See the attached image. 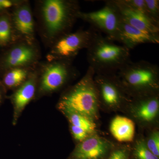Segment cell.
I'll use <instances>...</instances> for the list:
<instances>
[{
	"instance_id": "obj_15",
	"label": "cell",
	"mask_w": 159,
	"mask_h": 159,
	"mask_svg": "<svg viewBox=\"0 0 159 159\" xmlns=\"http://www.w3.org/2000/svg\"><path fill=\"white\" fill-rule=\"evenodd\" d=\"M28 75V71L24 67L9 69L3 76L1 83L4 87L14 88L24 83Z\"/></svg>"
},
{
	"instance_id": "obj_6",
	"label": "cell",
	"mask_w": 159,
	"mask_h": 159,
	"mask_svg": "<svg viewBox=\"0 0 159 159\" xmlns=\"http://www.w3.org/2000/svg\"><path fill=\"white\" fill-rule=\"evenodd\" d=\"M97 31L92 27L63 35L54 44L52 56L57 60L70 61L80 50L89 48Z\"/></svg>"
},
{
	"instance_id": "obj_16",
	"label": "cell",
	"mask_w": 159,
	"mask_h": 159,
	"mask_svg": "<svg viewBox=\"0 0 159 159\" xmlns=\"http://www.w3.org/2000/svg\"><path fill=\"white\" fill-rule=\"evenodd\" d=\"M137 116L145 121L153 120L158 112L159 101L156 97H152L143 101L139 107Z\"/></svg>"
},
{
	"instance_id": "obj_7",
	"label": "cell",
	"mask_w": 159,
	"mask_h": 159,
	"mask_svg": "<svg viewBox=\"0 0 159 159\" xmlns=\"http://www.w3.org/2000/svg\"><path fill=\"white\" fill-rule=\"evenodd\" d=\"M74 70L70 61L57 60L51 63L44 69L41 80V90L43 93H50L58 89L75 74Z\"/></svg>"
},
{
	"instance_id": "obj_12",
	"label": "cell",
	"mask_w": 159,
	"mask_h": 159,
	"mask_svg": "<svg viewBox=\"0 0 159 159\" xmlns=\"http://www.w3.org/2000/svg\"><path fill=\"white\" fill-rule=\"evenodd\" d=\"M14 27L19 34L30 38L34 34V22L29 6L26 4L18 7L13 16Z\"/></svg>"
},
{
	"instance_id": "obj_19",
	"label": "cell",
	"mask_w": 159,
	"mask_h": 159,
	"mask_svg": "<svg viewBox=\"0 0 159 159\" xmlns=\"http://www.w3.org/2000/svg\"><path fill=\"white\" fill-rule=\"evenodd\" d=\"M147 16L155 23L159 25V1L145 0Z\"/></svg>"
},
{
	"instance_id": "obj_18",
	"label": "cell",
	"mask_w": 159,
	"mask_h": 159,
	"mask_svg": "<svg viewBox=\"0 0 159 159\" xmlns=\"http://www.w3.org/2000/svg\"><path fill=\"white\" fill-rule=\"evenodd\" d=\"M11 27L9 16L6 14L0 16V46H6L11 41Z\"/></svg>"
},
{
	"instance_id": "obj_23",
	"label": "cell",
	"mask_w": 159,
	"mask_h": 159,
	"mask_svg": "<svg viewBox=\"0 0 159 159\" xmlns=\"http://www.w3.org/2000/svg\"><path fill=\"white\" fill-rule=\"evenodd\" d=\"M125 2L130 7L146 14L145 0H124Z\"/></svg>"
},
{
	"instance_id": "obj_26",
	"label": "cell",
	"mask_w": 159,
	"mask_h": 159,
	"mask_svg": "<svg viewBox=\"0 0 159 159\" xmlns=\"http://www.w3.org/2000/svg\"><path fill=\"white\" fill-rule=\"evenodd\" d=\"M3 86L1 83H0V104L2 103L4 98V93L3 90Z\"/></svg>"
},
{
	"instance_id": "obj_13",
	"label": "cell",
	"mask_w": 159,
	"mask_h": 159,
	"mask_svg": "<svg viewBox=\"0 0 159 159\" xmlns=\"http://www.w3.org/2000/svg\"><path fill=\"white\" fill-rule=\"evenodd\" d=\"M110 131L119 142H131L134 136V123L128 118L117 116L111 122Z\"/></svg>"
},
{
	"instance_id": "obj_21",
	"label": "cell",
	"mask_w": 159,
	"mask_h": 159,
	"mask_svg": "<svg viewBox=\"0 0 159 159\" xmlns=\"http://www.w3.org/2000/svg\"><path fill=\"white\" fill-rule=\"evenodd\" d=\"M147 148L156 156H159V134L158 131L154 132L152 134L148 139L147 145Z\"/></svg>"
},
{
	"instance_id": "obj_17",
	"label": "cell",
	"mask_w": 159,
	"mask_h": 159,
	"mask_svg": "<svg viewBox=\"0 0 159 159\" xmlns=\"http://www.w3.org/2000/svg\"><path fill=\"white\" fill-rule=\"evenodd\" d=\"M67 114L72 125L82 129L88 134L93 132L95 130L96 125L92 119L75 113H69Z\"/></svg>"
},
{
	"instance_id": "obj_8",
	"label": "cell",
	"mask_w": 159,
	"mask_h": 159,
	"mask_svg": "<svg viewBox=\"0 0 159 159\" xmlns=\"http://www.w3.org/2000/svg\"><path fill=\"white\" fill-rule=\"evenodd\" d=\"M123 21L151 34H159V25L142 11L130 7L124 0H113Z\"/></svg>"
},
{
	"instance_id": "obj_11",
	"label": "cell",
	"mask_w": 159,
	"mask_h": 159,
	"mask_svg": "<svg viewBox=\"0 0 159 159\" xmlns=\"http://www.w3.org/2000/svg\"><path fill=\"white\" fill-rule=\"evenodd\" d=\"M108 146L106 142L99 137L85 139L74 151L75 159H100L106 153Z\"/></svg>"
},
{
	"instance_id": "obj_9",
	"label": "cell",
	"mask_w": 159,
	"mask_h": 159,
	"mask_svg": "<svg viewBox=\"0 0 159 159\" xmlns=\"http://www.w3.org/2000/svg\"><path fill=\"white\" fill-rule=\"evenodd\" d=\"M115 41L121 43L122 45L130 50L142 44L159 43V34L141 31L122 20Z\"/></svg>"
},
{
	"instance_id": "obj_14",
	"label": "cell",
	"mask_w": 159,
	"mask_h": 159,
	"mask_svg": "<svg viewBox=\"0 0 159 159\" xmlns=\"http://www.w3.org/2000/svg\"><path fill=\"white\" fill-rule=\"evenodd\" d=\"M35 89V78L33 76L27 79L16 92L12 97L16 113H20L28 105L34 97Z\"/></svg>"
},
{
	"instance_id": "obj_4",
	"label": "cell",
	"mask_w": 159,
	"mask_h": 159,
	"mask_svg": "<svg viewBox=\"0 0 159 159\" xmlns=\"http://www.w3.org/2000/svg\"><path fill=\"white\" fill-rule=\"evenodd\" d=\"M159 69L158 66L145 61H131L118 71L123 84L132 89L157 88Z\"/></svg>"
},
{
	"instance_id": "obj_22",
	"label": "cell",
	"mask_w": 159,
	"mask_h": 159,
	"mask_svg": "<svg viewBox=\"0 0 159 159\" xmlns=\"http://www.w3.org/2000/svg\"><path fill=\"white\" fill-rule=\"evenodd\" d=\"M71 129L73 136L77 141L82 142L86 139L88 133L85 130L73 125H71Z\"/></svg>"
},
{
	"instance_id": "obj_24",
	"label": "cell",
	"mask_w": 159,
	"mask_h": 159,
	"mask_svg": "<svg viewBox=\"0 0 159 159\" xmlns=\"http://www.w3.org/2000/svg\"><path fill=\"white\" fill-rule=\"evenodd\" d=\"M109 159H127V157L124 151L118 150L114 152Z\"/></svg>"
},
{
	"instance_id": "obj_2",
	"label": "cell",
	"mask_w": 159,
	"mask_h": 159,
	"mask_svg": "<svg viewBox=\"0 0 159 159\" xmlns=\"http://www.w3.org/2000/svg\"><path fill=\"white\" fill-rule=\"evenodd\" d=\"M95 74L89 66L83 78L63 96L60 108L67 114H79L91 119L96 116L99 97L94 81Z\"/></svg>"
},
{
	"instance_id": "obj_5",
	"label": "cell",
	"mask_w": 159,
	"mask_h": 159,
	"mask_svg": "<svg viewBox=\"0 0 159 159\" xmlns=\"http://www.w3.org/2000/svg\"><path fill=\"white\" fill-rule=\"evenodd\" d=\"M77 18L89 23L93 28L103 32L109 39L114 41L122 21L120 13L113 0L106 1L105 6L97 11H80Z\"/></svg>"
},
{
	"instance_id": "obj_10",
	"label": "cell",
	"mask_w": 159,
	"mask_h": 159,
	"mask_svg": "<svg viewBox=\"0 0 159 159\" xmlns=\"http://www.w3.org/2000/svg\"><path fill=\"white\" fill-rule=\"evenodd\" d=\"M36 51L29 44L19 45L13 47L6 53L0 62L4 70L23 67L33 62L36 58Z\"/></svg>"
},
{
	"instance_id": "obj_20",
	"label": "cell",
	"mask_w": 159,
	"mask_h": 159,
	"mask_svg": "<svg viewBox=\"0 0 159 159\" xmlns=\"http://www.w3.org/2000/svg\"><path fill=\"white\" fill-rule=\"evenodd\" d=\"M135 155L139 159H159L147 148V145L143 141L137 143L135 148Z\"/></svg>"
},
{
	"instance_id": "obj_1",
	"label": "cell",
	"mask_w": 159,
	"mask_h": 159,
	"mask_svg": "<svg viewBox=\"0 0 159 159\" xmlns=\"http://www.w3.org/2000/svg\"><path fill=\"white\" fill-rule=\"evenodd\" d=\"M87 49L88 61L95 74H115L131 61L130 50L98 31Z\"/></svg>"
},
{
	"instance_id": "obj_25",
	"label": "cell",
	"mask_w": 159,
	"mask_h": 159,
	"mask_svg": "<svg viewBox=\"0 0 159 159\" xmlns=\"http://www.w3.org/2000/svg\"><path fill=\"white\" fill-rule=\"evenodd\" d=\"M13 5V2L9 0H0V12L9 9Z\"/></svg>"
},
{
	"instance_id": "obj_3",
	"label": "cell",
	"mask_w": 159,
	"mask_h": 159,
	"mask_svg": "<svg viewBox=\"0 0 159 159\" xmlns=\"http://www.w3.org/2000/svg\"><path fill=\"white\" fill-rule=\"evenodd\" d=\"M80 9L77 2L47 0L41 6V15L46 33L57 39L69 33L77 18Z\"/></svg>"
}]
</instances>
